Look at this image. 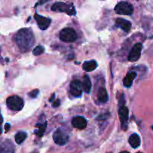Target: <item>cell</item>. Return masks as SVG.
Segmentation results:
<instances>
[{
	"mask_svg": "<svg viewBox=\"0 0 153 153\" xmlns=\"http://www.w3.org/2000/svg\"><path fill=\"white\" fill-rule=\"evenodd\" d=\"M16 42L22 52H28L34 43V36L30 28H22L16 36Z\"/></svg>",
	"mask_w": 153,
	"mask_h": 153,
	"instance_id": "6da1fadb",
	"label": "cell"
},
{
	"mask_svg": "<svg viewBox=\"0 0 153 153\" xmlns=\"http://www.w3.org/2000/svg\"><path fill=\"white\" fill-rule=\"evenodd\" d=\"M53 140L56 144L64 146L70 140V134L64 127L58 128L53 134Z\"/></svg>",
	"mask_w": 153,
	"mask_h": 153,
	"instance_id": "7a4b0ae2",
	"label": "cell"
},
{
	"mask_svg": "<svg viewBox=\"0 0 153 153\" xmlns=\"http://www.w3.org/2000/svg\"><path fill=\"white\" fill-rule=\"evenodd\" d=\"M51 9L53 11L64 12V13H67L70 16L75 15L76 13V9H75L73 4H66L64 2H55V4H52Z\"/></svg>",
	"mask_w": 153,
	"mask_h": 153,
	"instance_id": "3957f363",
	"label": "cell"
},
{
	"mask_svg": "<svg viewBox=\"0 0 153 153\" xmlns=\"http://www.w3.org/2000/svg\"><path fill=\"white\" fill-rule=\"evenodd\" d=\"M7 106L12 111H20L24 106V101L18 96H11L6 100Z\"/></svg>",
	"mask_w": 153,
	"mask_h": 153,
	"instance_id": "277c9868",
	"label": "cell"
},
{
	"mask_svg": "<svg viewBox=\"0 0 153 153\" xmlns=\"http://www.w3.org/2000/svg\"><path fill=\"white\" fill-rule=\"evenodd\" d=\"M60 40L66 43H72L77 39V34L74 29L71 28H65L61 31L59 34Z\"/></svg>",
	"mask_w": 153,
	"mask_h": 153,
	"instance_id": "5b68a950",
	"label": "cell"
},
{
	"mask_svg": "<svg viewBox=\"0 0 153 153\" xmlns=\"http://www.w3.org/2000/svg\"><path fill=\"white\" fill-rule=\"evenodd\" d=\"M115 11L120 15H131L134 12V7L127 1H120L115 6Z\"/></svg>",
	"mask_w": 153,
	"mask_h": 153,
	"instance_id": "8992f818",
	"label": "cell"
},
{
	"mask_svg": "<svg viewBox=\"0 0 153 153\" xmlns=\"http://www.w3.org/2000/svg\"><path fill=\"white\" fill-rule=\"evenodd\" d=\"M142 46L141 43H136L131 49L129 55H128V61H137L140 58L141 54Z\"/></svg>",
	"mask_w": 153,
	"mask_h": 153,
	"instance_id": "52a82bcc",
	"label": "cell"
},
{
	"mask_svg": "<svg viewBox=\"0 0 153 153\" xmlns=\"http://www.w3.org/2000/svg\"><path fill=\"white\" fill-rule=\"evenodd\" d=\"M34 18H35L36 21H37L39 28L43 30V31L47 29L49 27V25H50L51 22H52L51 19H49V18L40 16V15L37 14V13L34 15Z\"/></svg>",
	"mask_w": 153,
	"mask_h": 153,
	"instance_id": "ba28073f",
	"label": "cell"
},
{
	"mask_svg": "<svg viewBox=\"0 0 153 153\" xmlns=\"http://www.w3.org/2000/svg\"><path fill=\"white\" fill-rule=\"evenodd\" d=\"M82 85L79 80H73L70 84V93L74 97H80L82 94Z\"/></svg>",
	"mask_w": 153,
	"mask_h": 153,
	"instance_id": "9c48e42d",
	"label": "cell"
},
{
	"mask_svg": "<svg viewBox=\"0 0 153 153\" xmlns=\"http://www.w3.org/2000/svg\"><path fill=\"white\" fill-rule=\"evenodd\" d=\"M119 116L120 120L122 127L123 129H126L127 126V123L128 120V109L126 106H122L119 110Z\"/></svg>",
	"mask_w": 153,
	"mask_h": 153,
	"instance_id": "30bf717a",
	"label": "cell"
},
{
	"mask_svg": "<svg viewBox=\"0 0 153 153\" xmlns=\"http://www.w3.org/2000/svg\"><path fill=\"white\" fill-rule=\"evenodd\" d=\"M87 124H88V123H87L86 119L83 117H75L72 120V125L73 126V127L78 128V129H84V128H86Z\"/></svg>",
	"mask_w": 153,
	"mask_h": 153,
	"instance_id": "8fae6325",
	"label": "cell"
},
{
	"mask_svg": "<svg viewBox=\"0 0 153 153\" xmlns=\"http://www.w3.org/2000/svg\"><path fill=\"white\" fill-rule=\"evenodd\" d=\"M116 25L119 28H120L121 29L123 30L124 31H129V30L131 28V23L129 21L126 20L125 19H123V18H117L116 20Z\"/></svg>",
	"mask_w": 153,
	"mask_h": 153,
	"instance_id": "7c38bea8",
	"label": "cell"
},
{
	"mask_svg": "<svg viewBox=\"0 0 153 153\" xmlns=\"http://www.w3.org/2000/svg\"><path fill=\"white\" fill-rule=\"evenodd\" d=\"M136 76H137V73L135 72H129V73H128V74L126 76L125 79L123 80L124 86L126 87V88H130L132 85V83Z\"/></svg>",
	"mask_w": 153,
	"mask_h": 153,
	"instance_id": "4fadbf2b",
	"label": "cell"
},
{
	"mask_svg": "<svg viewBox=\"0 0 153 153\" xmlns=\"http://www.w3.org/2000/svg\"><path fill=\"white\" fill-rule=\"evenodd\" d=\"M128 143L131 145V147L137 148L140 145V136L137 134H132L128 138Z\"/></svg>",
	"mask_w": 153,
	"mask_h": 153,
	"instance_id": "5bb4252c",
	"label": "cell"
},
{
	"mask_svg": "<svg viewBox=\"0 0 153 153\" xmlns=\"http://www.w3.org/2000/svg\"><path fill=\"white\" fill-rule=\"evenodd\" d=\"M97 67V61H94V60H92V61H85L83 64V70L86 72H91L93 70H95Z\"/></svg>",
	"mask_w": 153,
	"mask_h": 153,
	"instance_id": "9a60e30c",
	"label": "cell"
},
{
	"mask_svg": "<svg viewBox=\"0 0 153 153\" xmlns=\"http://www.w3.org/2000/svg\"><path fill=\"white\" fill-rule=\"evenodd\" d=\"M97 99H98L99 102H100L101 103H105L108 101V97L107 91L105 88H100L98 94H97Z\"/></svg>",
	"mask_w": 153,
	"mask_h": 153,
	"instance_id": "2e32d148",
	"label": "cell"
},
{
	"mask_svg": "<svg viewBox=\"0 0 153 153\" xmlns=\"http://www.w3.org/2000/svg\"><path fill=\"white\" fill-rule=\"evenodd\" d=\"M83 90L86 94H90L91 89V82L89 76L88 75H85L83 78V84H82Z\"/></svg>",
	"mask_w": 153,
	"mask_h": 153,
	"instance_id": "e0dca14e",
	"label": "cell"
},
{
	"mask_svg": "<svg viewBox=\"0 0 153 153\" xmlns=\"http://www.w3.org/2000/svg\"><path fill=\"white\" fill-rule=\"evenodd\" d=\"M27 134L25 131H19L15 135V141L17 144H21L26 139Z\"/></svg>",
	"mask_w": 153,
	"mask_h": 153,
	"instance_id": "ac0fdd59",
	"label": "cell"
},
{
	"mask_svg": "<svg viewBox=\"0 0 153 153\" xmlns=\"http://www.w3.org/2000/svg\"><path fill=\"white\" fill-rule=\"evenodd\" d=\"M35 126L37 128H38V130L37 131H35V134L37 136H39V137H42L43 135V133H44L45 130H46V123H38Z\"/></svg>",
	"mask_w": 153,
	"mask_h": 153,
	"instance_id": "d6986e66",
	"label": "cell"
},
{
	"mask_svg": "<svg viewBox=\"0 0 153 153\" xmlns=\"http://www.w3.org/2000/svg\"><path fill=\"white\" fill-rule=\"evenodd\" d=\"M43 52H44V48H43V46H37V47L34 48V50H33V54H34V55L37 56V55H41Z\"/></svg>",
	"mask_w": 153,
	"mask_h": 153,
	"instance_id": "ffe728a7",
	"label": "cell"
},
{
	"mask_svg": "<svg viewBox=\"0 0 153 153\" xmlns=\"http://www.w3.org/2000/svg\"><path fill=\"white\" fill-rule=\"evenodd\" d=\"M39 92H40V91H39V90H37V89L33 90L31 92H30L29 97H31V98H33V99L36 98V97H37V95L39 94Z\"/></svg>",
	"mask_w": 153,
	"mask_h": 153,
	"instance_id": "44dd1931",
	"label": "cell"
},
{
	"mask_svg": "<svg viewBox=\"0 0 153 153\" xmlns=\"http://www.w3.org/2000/svg\"><path fill=\"white\" fill-rule=\"evenodd\" d=\"M59 105H60V100H56L55 102H54V103L52 105H53V107L56 108V107H58V106H59Z\"/></svg>",
	"mask_w": 153,
	"mask_h": 153,
	"instance_id": "7402d4cb",
	"label": "cell"
},
{
	"mask_svg": "<svg viewBox=\"0 0 153 153\" xmlns=\"http://www.w3.org/2000/svg\"><path fill=\"white\" fill-rule=\"evenodd\" d=\"M4 128H5L6 131H8L10 128V126L9 123H6L5 126H4Z\"/></svg>",
	"mask_w": 153,
	"mask_h": 153,
	"instance_id": "603a6c76",
	"label": "cell"
},
{
	"mask_svg": "<svg viewBox=\"0 0 153 153\" xmlns=\"http://www.w3.org/2000/svg\"><path fill=\"white\" fill-rule=\"evenodd\" d=\"M53 99H55V94H53V95H52V98L50 99L51 102H52V100H53Z\"/></svg>",
	"mask_w": 153,
	"mask_h": 153,
	"instance_id": "cb8c5ba5",
	"label": "cell"
},
{
	"mask_svg": "<svg viewBox=\"0 0 153 153\" xmlns=\"http://www.w3.org/2000/svg\"><path fill=\"white\" fill-rule=\"evenodd\" d=\"M120 153H129V152H126V151H124V152H120Z\"/></svg>",
	"mask_w": 153,
	"mask_h": 153,
	"instance_id": "d4e9b609",
	"label": "cell"
},
{
	"mask_svg": "<svg viewBox=\"0 0 153 153\" xmlns=\"http://www.w3.org/2000/svg\"><path fill=\"white\" fill-rule=\"evenodd\" d=\"M152 129H153V126H152Z\"/></svg>",
	"mask_w": 153,
	"mask_h": 153,
	"instance_id": "484cf974",
	"label": "cell"
},
{
	"mask_svg": "<svg viewBox=\"0 0 153 153\" xmlns=\"http://www.w3.org/2000/svg\"><path fill=\"white\" fill-rule=\"evenodd\" d=\"M137 153H141V152H137Z\"/></svg>",
	"mask_w": 153,
	"mask_h": 153,
	"instance_id": "4316f807",
	"label": "cell"
}]
</instances>
